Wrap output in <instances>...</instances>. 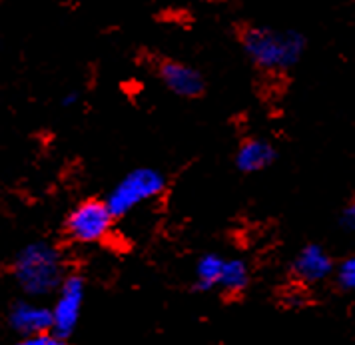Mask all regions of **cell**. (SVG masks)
<instances>
[{
	"label": "cell",
	"mask_w": 355,
	"mask_h": 345,
	"mask_svg": "<svg viewBox=\"0 0 355 345\" xmlns=\"http://www.w3.org/2000/svg\"><path fill=\"white\" fill-rule=\"evenodd\" d=\"M238 44L248 62L261 74L284 76L306 56L307 36L295 28H275L270 24H243L238 28Z\"/></svg>",
	"instance_id": "cell-1"
},
{
	"label": "cell",
	"mask_w": 355,
	"mask_h": 345,
	"mask_svg": "<svg viewBox=\"0 0 355 345\" xmlns=\"http://www.w3.org/2000/svg\"><path fill=\"white\" fill-rule=\"evenodd\" d=\"M68 274L62 249L46 242L34 240L17 251L10 263V276L26 297L42 299L52 296Z\"/></svg>",
	"instance_id": "cell-2"
},
{
	"label": "cell",
	"mask_w": 355,
	"mask_h": 345,
	"mask_svg": "<svg viewBox=\"0 0 355 345\" xmlns=\"http://www.w3.org/2000/svg\"><path fill=\"white\" fill-rule=\"evenodd\" d=\"M168 188V176L160 168L138 166L128 170L120 180L106 192L104 202L116 222L128 218L142 206L158 200Z\"/></svg>",
	"instance_id": "cell-3"
},
{
	"label": "cell",
	"mask_w": 355,
	"mask_h": 345,
	"mask_svg": "<svg viewBox=\"0 0 355 345\" xmlns=\"http://www.w3.org/2000/svg\"><path fill=\"white\" fill-rule=\"evenodd\" d=\"M116 220L104 197H86L74 204L62 220V236L76 246L104 244L112 236Z\"/></svg>",
	"instance_id": "cell-4"
},
{
	"label": "cell",
	"mask_w": 355,
	"mask_h": 345,
	"mask_svg": "<svg viewBox=\"0 0 355 345\" xmlns=\"http://www.w3.org/2000/svg\"><path fill=\"white\" fill-rule=\"evenodd\" d=\"M54 296V303L50 306L52 333L68 342L80 324L86 299V280L76 272H68Z\"/></svg>",
	"instance_id": "cell-5"
},
{
	"label": "cell",
	"mask_w": 355,
	"mask_h": 345,
	"mask_svg": "<svg viewBox=\"0 0 355 345\" xmlns=\"http://www.w3.org/2000/svg\"><path fill=\"white\" fill-rule=\"evenodd\" d=\"M152 70L158 82L176 98L198 100L206 96L208 82H206L204 72L198 66L180 60V58L158 56L154 58Z\"/></svg>",
	"instance_id": "cell-6"
},
{
	"label": "cell",
	"mask_w": 355,
	"mask_h": 345,
	"mask_svg": "<svg viewBox=\"0 0 355 345\" xmlns=\"http://www.w3.org/2000/svg\"><path fill=\"white\" fill-rule=\"evenodd\" d=\"M334 267L336 260L331 258V254L322 244L309 242L295 251L290 262V276L302 288H309L331 280Z\"/></svg>",
	"instance_id": "cell-7"
},
{
	"label": "cell",
	"mask_w": 355,
	"mask_h": 345,
	"mask_svg": "<svg viewBox=\"0 0 355 345\" xmlns=\"http://www.w3.org/2000/svg\"><path fill=\"white\" fill-rule=\"evenodd\" d=\"M6 321H8V328L12 329L18 337L52 331L50 306H44L33 297H22L15 301L8 310Z\"/></svg>",
	"instance_id": "cell-8"
},
{
	"label": "cell",
	"mask_w": 355,
	"mask_h": 345,
	"mask_svg": "<svg viewBox=\"0 0 355 345\" xmlns=\"http://www.w3.org/2000/svg\"><path fill=\"white\" fill-rule=\"evenodd\" d=\"M279 152L270 138L263 136H248L238 144L234 152V166L240 174L252 176L270 170L277 162Z\"/></svg>",
	"instance_id": "cell-9"
},
{
	"label": "cell",
	"mask_w": 355,
	"mask_h": 345,
	"mask_svg": "<svg viewBox=\"0 0 355 345\" xmlns=\"http://www.w3.org/2000/svg\"><path fill=\"white\" fill-rule=\"evenodd\" d=\"M250 281H252L250 263L243 258H226L224 256V263H222V272H220V280H218L216 290H220L227 297H238L250 288Z\"/></svg>",
	"instance_id": "cell-10"
},
{
	"label": "cell",
	"mask_w": 355,
	"mask_h": 345,
	"mask_svg": "<svg viewBox=\"0 0 355 345\" xmlns=\"http://www.w3.org/2000/svg\"><path fill=\"white\" fill-rule=\"evenodd\" d=\"M224 256L218 251H208L198 258L194 265V290L196 292H214L218 288Z\"/></svg>",
	"instance_id": "cell-11"
},
{
	"label": "cell",
	"mask_w": 355,
	"mask_h": 345,
	"mask_svg": "<svg viewBox=\"0 0 355 345\" xmlns=\"http://www.w3.org/2000/svg\"><path fill=\"white\" fill-rule=\"evenodd\" d=\"M331 278L336 281L339 292L343 294H349L355 290V258L354 256H347L343 260L336 262L334 267V274Z\"/></svg>",
	"instance_id": "cell-12"
},
{
	"label": "cell",
	"mask_w": 355,
	"mask_h": 345,
	"mask_svg": "<svg viewBox=\"0 0 355 345\" xmlns=\"http://www.w3.org/2000/svg\"><path fill=\"white\" fill-rule=\"evenodd\" d=\"M12 345H70L66 339L54 335L52 331L46 333H36V335H24V337H18L17 342Z\"/></svg>",
	"instance_id": "cell-13"
},
{
	"label": "cell",
	"mask_w": 355,
	"mask_h": 345,
	"mask_svg": "<svg viewBox=\"0 0 355 345\" xmlns=\"http://www.w3.org/2000/svg\"><path fill=\"white\" fill-rule=\"evenodd\" d=\"M338 226L339 230L345 231V233H352L355 230V204L349 202L345 204L338 214Z\"/></svg>",
	"instance_id": "cell-14"
},
{
	"label": "cell",
	"mask_w": 355,
	"mask_h": 345,
	"mask_svg": "<svg viewBox=\"0 0 355 345\" xmlns=\"http://www.w3.org/2000/svg\"><path fill=\"white\" fill-rule=\"evenodd\" d=\"M82 94L78 90H70V92H66L64 96L60 98V106L62 108H72V106H76L78 102H80Z\"/></svg>",
	"instance_id": "cell-15"
}]
</instances>
